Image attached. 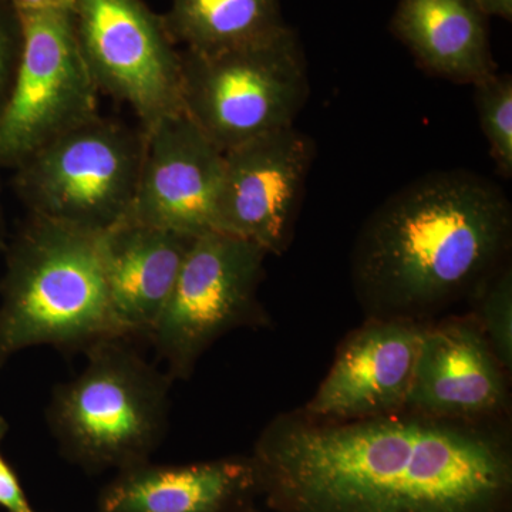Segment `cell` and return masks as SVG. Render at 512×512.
I'll return each mask as SVG.
<instances>
[{
  "mask_svg": "<svg viewBox=\"0 0 512 512\" xmlns=\"http://www.w3.org/2000/svg\"><path fill=\"white\" fill-rule=\"evenodd\" d=\"M121 338L111 318L99 234L30 215L6 247L0 369L36 346L84 352Z\"/></svg>",
  "mask_w": 512,
  "mask_h": 512,
  "instance_id": "cell-3",
  "label": "cell"
},
{
  "mask_svg": "<svg viewBox=\"0 0 512 512\" xmlns=\"http://www.w3.org/2000/svg\"><path fill=\"white\" fill-rule=\"evenodd\" d=\"M488 19L474 0H399L392 32L421 69L476 84L497 73Z\"/></svg>",
  "mask_w": 512,
  "mask_h": 512,
  "instance_id": "cell-16",
  "label": "cell"
},
{
  "mask_svg": "<svg viewBox=\"0 0 512 512\" xmlns=\"http://www.w3.org/2000/svg\"><path fill=\"white\" fill-rule=\"evenodd\" d=\"M474 299V322L498 362L510 372L512 367V271L505 264L484 282Z\"/></svg>",
  "mask_w": 512,
  "mask_h": 512,
  "instance_id": "cell-19",
  "label": "cell"
},
{
  "mask_svg": "<svg viewBox=\"0 0 512 512\" xmlns=\"http://www.w3.org/2000/svg\"><path fill=\"white\" fill-rule=\"evenodd\" d=\"M315 154L311 138L295 127L274 131L224 153L215 231L281 255Z\"/></svg>",
  "mask_w": 512,
  "mask_h": 512,
  "instance_id": "cell-10",
  "label": "cell"
},
{
  "mask_svg": "<svg viewBox=\"0 0 512 512\" xmlns=\"http://www.w3.org/2000/svg\"><path fill=\"white\" fill-rule=\"evenodd\" d=\"M274 512H510L512 448L498 420L412 412L320 421L279 414L252 453Z\"/></svg>",
  "mask_w": 512,
  "mask_h": 512,
  "instance_id": "cell-1",
  "label": "cell"
},
{
  "mask_svg": "<svg viewBox=\"0 0 512 512\" xmlns=\"http://www.w3.org/2000/svg\"><path fill=\"white\" fill-rule=\"evenodd\" d=\"M258 495L252 456L191 464L146 461L119 471L101 490L97 512H249Z\"/></svg>",
  "mask_w": 512,
  "mask_h": 512,
  "instance_id": "cell-15",
  "label": "cell"
},
{
  "mask_svg": "<svg viewBox=\"0 0 512 512\" xmlns=\"http://www.w3.org/2000/svg\"><path fill=\"white\" fill-rule=\"evenodd\" d=\"M505 376L473 318L426 323L404 410L436 419L500 420L510 402Z\"/></svg>",
  "mask_w": 512,
  "mask_h": 512,
  "instance_id": "cell-13",
  "label": "cell"
},
{
  "mask_svg": "<svg viewBox=\"0 0 512 512\" xmlns=\"http://www.w3.org/2000/svg\"><path fill=\"white\" fill-rule=\"evenodd\" d=\"M249 512H255V511H254V510H251V511H249Z\"/></svg>",
  "mask_w": 512,
  "mask_h": 512,
  "instance_id": "cell-25",
  "label": "cell"
},
{
  "mask_svg": "<svg viewBox=\"0 0 512 512\" xmlns=\"http://www.w3.org/2000/svg\"><path fill=\"white\" fill-rule=\"evenodd\" d=\"M474 86L481 130L498 173L512 177V77L494 73Z\"/></svg>",
  "mask_w": 512,
  "mask_h": 512,
  "instance_id": "cell-18",
  "label": "cell"
},
{
  "mask_svg": "<svg viewBox=\"0 0 512 512\" xmlns=\"http://www.w3.org/2000/svg\"><path fill=\"white\" fill-rule=\"evenodd\" d=\"M15 12H60L74 15L76 0H10Z\"/></svg>",
  "mask_w": 512,
  "mask_h": 512,
  "instance_id": "cell-22",
  "label": "cell"
},
{
  "mask_svg": "<svg viewBox=\"0 0 512 512\" xmlns=\"http://www.w3.org/2000/svg\"><path fill=\"white\" fill-rule=\"evenodd\" d=\"M183 110L222 153L293 127L309 96L308 64L288 25L214 55H181Z\"/></svg>",
  "mask_w": 512,
  "mask_h": 512,
  "instance_id": "cell-5",
  "label": "cell"
},
{
  "mask_svg": "<svg viewBox=\"0 0 512 512\" xmlns=\"http://www.w3.org/2000/svg\"><path fill=\"white\" fill-rule=\"evenodd\" d=\"M164 25L185 52L214 55L256 42L286 23L279 0H173Z\"/></svg>",
  "mask_w": 512,
  "mask_h": 512,
  "instance_id": "cell-17",
  "label": "cell"
},
{
  "mask_svg": "<svg viewBox=\"0 0 512 512\" xmlns=\"http://www.w3.org/2000/svg\"><path fill=\"white\" fill-rule=\"evenodd\" d=\"M143 144V131L94 117L15 168L16 191L33 217L100 234L127 215Z\"/></svg>",
  "mask_w": 512,
  "mask_h": 512,
  "instance_id": "cell-6",
  "label": "cell"
},
{
  "mask_svg": "<svg viewBox=\"0 0 512 512\" xmlns=\"http://www.w3.org/2000/svg\"><path fill=\"white\" fill-rule=\"evenodd\" d=\"M73 19L97 89L128 104L141 130L184 111L181 53L141 0H76Z\"/></svg>",
  "mask_w": 512,
  "mask_h": 512,
  "instance_id": "cell-9",
  "label": "cell"
},
{
  "mask_svg": "<svg viewBox=\"0 0 512 512\" xmlns=\"http://www.w3.org/2000/svg\"><path fill=\"white\" fill-rule=\"evenodd\" d=\"M512 207L500 185L434 171L390 195L360 229L352 281L369 319H427L473 296L505 265Z\"/></svg>",
  "mask_w": 512,
  "mask_h": 512,
  "instance_id": "cell-2",
  "label": "cell"
},
{
  "mask_svg": "<svg viewBox=\"0 0 512 512\" xmlns=\"http://www.w3.org/2000/svg\"><path fill=\"white\" fill-rule=\"evenodd\" d=\"M195 238L123 220L99 234L111 318L121 338L150 340Z\"/></svg>",
  "mask_w": 512,
  "mask_h": 512,
  "instance_id": "cell-14",
  "label": "cell"
},
{
  "mask_svg": "<svg viewBox=\"0 0 512 512\" xmlns=\"http://www.w3.org/2000/svg\"><path fill=\"white\" fill-rule=\"evenodd\" d=\"M20 56L0 109V167L18 168L36 151L99 116V89L89 72L73 15L16 12Z\"/></svg>",
  "mask_w": 512,
  "mask_h": 512,
  "instance_id": "cell-8",
  "label": "cell"
},
{
  "mask_svg": "<svg viewBox=\"0 0 512 512\" xmlns=\"http://www.w3.org/2000/svg\"><path fill=\"white\" fill-rule=\"evenodd\" d=\"M265 249L212 231L195 238L148 342L167 365L171 379L185 380L222 336L266 325L258 288Z\"/></svg>",
  "mask_w": 512,
  "mask_h": 512,
  "instance_id": "cell-7",
  "label": "cell"
},
{
  "mask_svg": "<svg viewBox=\"0 0 512 512\" xmlns=\"http://www.w3.org/2000/svg\"><path fill=\"white\" fill-rule=\"evenodd\" d=\"M426 323L367 319L339 346L319 389L301 410L320 421L403 412Z\"/></svg>",
  "mask_w": 512,
  "mask_h": 512,
  "instance_id": "cell-12",
  "label": "cell"
},
{
  "mask_svg": "<svg viewBox=\"0 0 512 512\" xmlns=\"http://www.w3.org/2000/svg\"><path fill=\"white\" fill-rule=\"evenodd\" d=\"M141 131L140 174L124 220L194 238L215 231L224 153L184 111Z\"/></svg>",
  "mask_w": 512,
  "mask_h": 512,
  "instance_id": "cell-11",
  "label": "cell"
},
{
  "mask_svg": "<svg viewBox=\"0 0 512 512\" xmlns=\"http://www.w3.org/2000/svg\"><path fill=\"white\" fill-rule=\"evenodd\" d=\"M20 56V35L13 36L0 15V109L8 97Z\"/></svg>",
  "mask_w": 512,
  "mask_h": 512,
  "instance_id": "cell-21",
  "label": "cell"
},
{
  "mask_svg": "<svg viewBox=\"0 0 512 512\" xmlns=\"http://www.w3.org/2000/svg\"><path fill=\"white\" fill-rule=\"evenodd\" d=\"M8 433L9 421L0 414V508L6 512H37L30 503L15 468L3 456V441Z\"/></svg>",
  "mask_w": 512,
  "mask_h": 512,
  "instance_id": "cell-20",
  "label": "cell"
},
{
  "mask_svg": "<svg viewBox=\"0 0 512 512\" xmlns=\"http://www.w3.org/2000/svg\"><path fill=\"white\" fill-rule=\"evenodd\" d=\"M136 343L100 342L87 350L82 372L53 390L49 429L62 456L90 473L150 461L167 433L174 380L148 363Z\"/></svg>",
  "mask_w": 512,
  "mask_h": 512,
  "instance_id": "cell-4",
  "label": "cell"
},
{
  "mask_svg": "<svg viewBox=\"0 0 512 512\" xmlns=\"http://www.w3.org/2000/svg\"><path fill=\"white\" fill-rule=\"evenodd\" d=\"M478 8L487 18L497 16L511 22L512 20V0H474Z\"/></svg>",
  "mask_w": 512,
  "mask_h": 512,
  "instance_id": "cell-23",
  "label": "cell"
},
{
  "mask_svg": "<svg viewBox=\"0 0 512 512\" xmlns=\"http://www.w3.org/2000/svg\"><path fill=\"white\" fill-rule=\"evenodd\" d=\"M2 222H0V247H2Z\"/></svg>",
  "mask_w": 512,
  "mask_h": 512,
  "instance_id": "cell-24",
  "label": "cell"
}]
</instances>
